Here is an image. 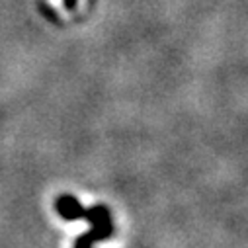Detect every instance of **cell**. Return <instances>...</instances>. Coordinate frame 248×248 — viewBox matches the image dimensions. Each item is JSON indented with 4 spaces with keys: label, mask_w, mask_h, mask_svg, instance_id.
<instances>
[{
    "label": "cell",
    "mask_w": 248,
    "mask_h": 248,
    "mask_svg": "<svg viewBox=\"0 0 248 248\" xmlns=\"http://www.w3.org/2000/svg\"><path fill=\"white\" fill-rule=\"evenodd\" d=\"M55 211L63 217L65 221H77V219L84 217L86 207H82V203L75 196L65 194V196H59L55 200Z\"/></svg>",
    "instance_id": "cell-2"
},
{
    "label": "cell",
    "mask_w": 248,
    "mask_h": 248,
    "mask_svg": "<svg viewBox=\"0 0 248 248\" xmlns=\"http://www.w3.org/2000/svg\"><path fill=\"white\" fill-rule=\"evenodd\" d=\"M82 219H88L92 223V229L78 236L75 248H92L94 242L111 236L113 225H111V217H109V211L106 205H96L92 209H86Z\"/></svg>",
    "instance_id": "cell-1"
}]
</instances>
